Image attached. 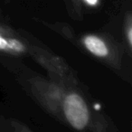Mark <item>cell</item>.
Here are the masks:
<instances>
[{
	"label": "cell",
	"mask_w": 132,
	"mask_h": 132,
	"mask_svg": "<svg viewBox=\"0 0 132 132\" xmlns=\"http://www.w3.org/2000/svg\"><path fill=\"white\" fill-rule=\"evenodd\" d=\"M60 121L77 132H119L104 113L96 110L78 80L62 81Z\"/></svg>",
	"instance_id": "6da1fadb"
},
{
	"label": "cell",
	"mask_w": 132,
	"mask_h": 132,
	"mask_svg": "<svg viewBox=\"0 0 132 132\" xmlns=\"http://www.w3.org/2000/svg\"><path fill=\"white\" fill-rule=\"evenodd\" d=\"M0 62L15 76L24 89L52 117L61 120V101L62 94V79L45 78L30 70L17 58L0 55Z\"/></svg>",
	"instance_id": "7a4b0ae2"
},
{
	"label": "cell",
	"mask_w": 132,
	"mask_h": 132,
	"mask_svg": "<svg viewBox=\"0 0 132 132\" xmlns=\"http://www.w3.org/2000/svg\"><path fill=\"white\" fill-rule=\"evenodd\" d=\"M76 44L97 61H100L116 72L122 67L124 54L127 53L124 45L98 34H86Z\"/></svg>",
	"instance_id": "3957f363"
},
{
	"label": "cell",
	"mask_w": 132,
	"mask_h": 132,
	"mask_svg": "<svg viewBox=\"0 0 132 132\" xmlns=\"http://www.w3.org/2000/svg\"><path fill=\"white\" fill-rule=\"evenodd\" d=\"M8 128H9V132H34L24 123L15 119H9Z\"/></svg>",
	"instance_id": "277c9868"
},
{
	"label": "cell",
	"mask_w": 132,
	"mask_h": 132,
	"mask_svg": "<svg viewBox=\"0 0 132 132\" xmlns=\"http://www.w3.org/2000/svg\"><path fill=\"white\" fill-rule=\"evenodd\" d=\"M84 1L90 6H96L98 3V0H84Z\"/></svg>",
	"instance_id": "5b68a950"
}]
</instances>
